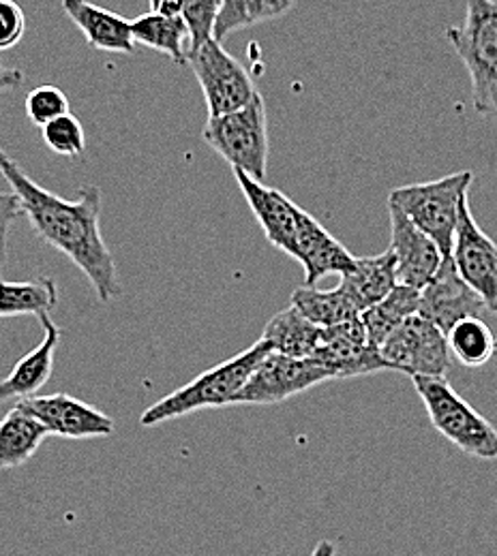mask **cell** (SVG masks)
Listing matches in <instances>:
<instances>
[{
    "label": "cell",
    "mask_w": 497,
    "mask_h": 556,
    "mask_svg": "<svg viewBox=\"0 0 497 556\" xmlns=\"http://www.w3.org/2000/svg\"><path fill=\"white\" fill-rule=\"evenodd\" d=\"M388 214H390L388 251L395 257L397 280L403 287L423 291L426 282L435 277L437 268L442 266L444 255L437 249V244L393 202H388Z\"/></svg>",
    "instance_id": "obj_14"
},
{
    "label": "cell",
    "mask_w": 497,
    "mask_h": 556,
    "mask_svg": "<svg viewBox=\"0 0 497 556\" xmlns=\"http://www.w3.org/2000/svg\"><path fill=\"white\" fill-rule=\"evenodd\" d=\"M39 321L46 330V337L13 366L4 379H0V405L11 399H17L20 403L24 399L37 396L54 370V353L61 343V328L52 321L50 315H41Z\"/></svg>",
    "instance_id": "obj_17"
},
{
    "label": "cell",
    "mask_w": 497,
    "mask_h": 556,
    "mask_svg": "<svg viewBox=\"0 0 497 556\" xmlns=\"http://www.w3.org/2000/svg\"><path fill=\"white\" fill-rule=\"evenodd\" d=\"M48 434L44 424L13 407L0 419V471L24 467Z\"/></svg>",
    "instance_id": "obj_22"
},
{
    "label": "cell",
    "mask_w": 497,
    "mask_h": 556,
    "mask_svg": "<svg viewBox=\"0 0 497 556\" xmlns=\"http://www.w3.org/2000/svg\"><path fill=\"white\" fill-rule=\"evenodd\" d=\"M132 35L138 46L165 54L176 65L189 63V28L183 17L146 13L132 22Z\"/></svg>",
    "instance_id": "obj_23"
},
{
    "label": "cell",
    "mask_w": 497,
    "mask_h": 556,
    "mask_svg": "<svg viewBox=\"0 0 497 556\" xmlns=\"http://www.w3.org/2000/svg\"><path fill=\"white\" fill-rule=\"evenodd\" d=\"M63 11L86 37V43L99 52L134 54L136 41L132 35V22L97 7L88 0H63Z\"/></svg>",
    "instance_id": "obj_18"
},
{
    "label": "cell",
    "mask_w": 497,
    "mask_h": 556,
    "mask_svg": "<svg viewBox=\"0 0 497 556\" xmlns=\"http://www.w3.org/2000/svg\"><path fill=\"white\" fill-rule=\"evenodd\" d=\"M450 260L459 277L497 313V244L479 227L468 202L461 206Z\"/></svg>",
    "instance_id": "obj_10"
},
{
    "label": "cell",
    "mask_w": 497,
    "mask_h": 556,
    "mask_svg": "<svg viewBox=\"0 0 497 556\" xmlns=\"http://www.w3.org/2000/svg\"><path fill=\"white\" fill-rule=\"evenodd\" d=\"M185 0H150V13L163 17H181Z\"/></svg>",
    "instance_id": "obj_33"
},
{
    "label": "cell",
    "mask_w": 497,
    "mask_h": 556,
    "mask_svg": "<svg viewBox=\"0 0 497 556\" xmlns=\"http://www.w3.org/2000/svg\"><path fill=\"white\" fill-rule=\"evenodd\" d=\"M421 308V291L397 285L384 300L360 313L369 343L382 348Z\"/></svg>",
    "instance_id": "obj_21"
},
{
    "label": "cell",
    "mask_w": 497,
    "mask_h": 556,
    "mask_svg": "<svg viewBox=\"0 0 497 556\" xmlns=\"http://www.w3.org/2000/svg\"><path fill=\"white\" fill-rule=\"evenodd\" d=\"M291 306L320 328H331L360 315L352 295L341 282L335 289L326 291L307 285L298 287L291 293Z\"/></svg>",
    "instance_id": "obj_24"
},
{
    "label": "cell",
    "mask_w": 497,
    "mask_h": 556,
    "mask_svg": "<svg viewBox=\"0 0 497 556\" xmlns=\"http://www.w3.org/2000/svg\"><path fill=\"white\" fill-rule=\"evenodd\" d=\"M324 381L335 379L311 357L298 359L271 351L238 392L234 405H282Z\"/></svg>",
    "instance_id": "obj_7"
},
{
    "label": "cell",
    "mask_w": 497,
    "mask_h": 556,
    "mask_svg": "<svg viewBox=\"0 0 497 556\" xmlns=\"http://www.w3.org/2000/svg\"><path fill=\"white\" fill-rule=\"evenodd\" d=\"M291 260L302 266L307 287H315L328 275L346 277L356 266L355 255L305 210L298 218Z\"/></svg>",
    "instance_id": "obj_15"
},
{
    "label": "cell",
    "mask_w": 497,
    "mask_h": 556,
    "mask_svg": "<svg viewBox=\"0 0 497 556\" xmlns=\"http://www.w3.org/2000/svg\"><path fill=\"white\" fill-rule=\"evenodd\" d=\"M309 556H337V544L331 540H322Z\"/></svg>",
    "instance_id": "obj_35"
},
{
    "label": "cell",
    "mask_w": 497,
    "mask_h": 556,
    "mask_svg": "<svg viewBox=\"0 0 497 556\" xmlns=\"http://www.w3.org/2000/svg\"><path fill=\"white\" fill-rule=\"evenodd\" d=\"M46 146L61 156H82L86 150V136L79 121L67 114L44 127Z\"/></svg>",
    "instance_id": "obj_30"
},
{
    "label": "cell",
    "mask_w": 497,
    "mask_h": 556,
    "mask_svg": "<svg viewBox=\"0 0 497 556\" xmlns=\"http://www.w3.org/2000/svg\"><path fill=\"white\" fill-rule=\"evenodd\" d=\"M24 108H26L28 121L44 129L46 125L70 114V99L61 88L46 84L28 92Z\"/></svg>",
    "instance_id": "obj_29"
},
{
    "label": "cell",
    "mask_w": 497,
    "mask_h": 556,
    "mask_svg": "<svg viewBox=\"0 0 497 556\" xmlns=\"http://www.w3.org/2000/svg\"><path fill=\"white\" fill-rule=\"evenodd\" d=\"M59 302L57 282L39 277L26 282H9L0 278V319L17 315H50Z\"/></svg>",
    "instance_id": "obj_25"
},
{
    "label": "cell",
    "mask_w": 497,
    "mask_h": 556,
    "mask_svg": "<svg viewBox=\"0 0 497 556\" xmlns=\"http://www.w3.org/2000/svg\"><path fill=\"white\" fill-rule=\"evenodd\" d=\"M324 328L309 321L300 311L291 304L282 313H277L262 332V341H266L275 353L309 359L320 348Z\"/></svg>",
    "instance_id": "obj_20"
},
{
    "label": "cell",
    "mask_w": 497,
    "mask_h": 556,
    "mask_svg": "<svg viewBox=\"0 0 497 556\" xmlns=\"http://www.w3.org/2000/svg\"><path fill=\"white\" fill-rule=\"evenodd\" d=\"M341 285L352 295L360 313L384 300L397 285V268L390 251L375 257H356L355 270L341 277Z\"/></svg>",
    "instance_id": "obj_19"
},
{
    "label": "cell",
    "mask_w": 497,
    "mask_h": 556,
    "mask_svg": "<svg viewBox=\"0 0 497 556\" xmlns=\"http://www.w3.org/2000/svg\"><path fill=\"white\" fill-rule=\"evenodd\" d=\"M22 79H24V73H22V71L7 67V65L0 61V90H11V88L20 86Z\"/></svg>",
    "instance_id": "obj_34"
},
{
    "label": "cell",
    "mask_w": 497,
    "mask_h": 556,
    "mask_svg": "<svg viewBox=\"0 0 497 556\" xmlns=\"http://www.w3.org/2000/svg\"><path fill=\"white\" fill-rule=\"evenodd\" d=\"M271 351H273L271 345L260 339L251 348L209 368L207 372H202L181 390L167 394L165 399L148 407L140 417V424L150 428V426H159L196 412L234 405V399L238 396V392L245 388V383L249 381L258 364Z\"/></svg>",
    "instance_id": "obj_2"
},
{
    "label": "cell",
    "mask_w": 497,
    "mask_h": 556,
    "mask_svg": "<svg viewBox=\"0 0 497 556\" xmlns=\"http://www.w3.org/2000/svg\"><path fill=\"white\" fill-rule=\"evenodd\" d=\"M202 139L232 165L234 172H245L260 182L266 178L269 118L262 94L238 112L209 118Z\"/></svg>",
    "instance_id": "obj_6"
},
{
    "label": "cell",
    "mask_w": 497,
    "mask_h": 556,
    "mask_svg": "<svg viewBox=\"0 0 497 556\" xmlns=\"http://www.w3.org/2000/svg\"><path fill=\"white\" fill-rule=\"evenodd\" d=\"M189 65L204 92L209 118L238 112L260 94L249 71L214 39L189 56Z\"/></svg>",
    "instance_id": "obj_8"
},
{
    "label": "cell",
    "mask_w": 497,
    "mask_h": 556,
    "mask_svg": "<svg viewBox=\"0 0 497 556\" xmlns=\"http://www.w3.org/2000/svg\"><path fill=\"white\" fill-rule=\"evenodd\" d=\"M24 414L35 417L48 432L61 439H101L114 434V419L70 394L30 396L20 401Z\"/></svg>",
    "instance_id": "obj_13"
},
{
    "label": "cell",
    "mask_w": 497,
    "mask_h": 556,
    "mask_svg": "<svg viewBox=\"0 0 497 556\" xmlns=\"http://www.w3.org/2000/svg\"><path fill=\"white\" fill-rule=\"evenodd\" d=\"M446 341L452 357L468 368H481L496 355V334L483 317L459 321L446 334Z\"/></svg>",
    "instance_id": "obj_27"
},
{
    "label": "cell",
    "mask_w": 497,
    "mask_h": 556,
    "mask_svg": "<svg viewBox=\"0 0 497 556\" xmlns=\"http://www.w3.org/2000/svg\"><path fill=\"white\" fill-rule=\"evenodd\" d=\"M380 351L390 370H399L410 377L446 379L452 366L446 334L419 313L395 330Z\"/></svg>",
    "instance_id": "obj_9"
},
{
    "label": "cell",
    "mask_w": 497,
    "mask_h": 556,
    "mask_svg": "<svg viewBox=\"0 0 497 556\" xmlns=\"http://www.w3.org/2000/svg\"><path fill=\"white\" fill-rule=\"evenodd\" d=\"M26 30V17L15 0H0V52L15 48Z\"/></svg>",
    "instance_id": "obj_31"
},
{
    "label": "cell",
    "mask_w": 497,
    "mask_h": 556,
    "mask_svg": "<svg viewBox=\"0 0 497 556\" xmlns=\"http://www.w3.org/2000/svg\"><path fill=\"white\" fill-rule=\"evenodd\" d=\"M433 428L463 454L496 460L497 430L446 379L412 377Z\"/></svg>",
    "instance_id": "obj_5"
},
{
    "label": "cell",
    "mask_w": 497,
    "mask_h": 556,
    "mask_svg": "<svg viewBox=\"0 0 497 556\" xmlns=\"http://www.w3.org/2000/svg\"><path fill=\"white\" fill-rule=\"evenodd\" d=\"M234 178L245 193V200L253 216L264 229L266 240L291 257L296 227L302 208L296 206L282 191L266 187L264 182L247 176L245 172H234Z\"/></svg>",
    "instance_id": "obj_16"
},
{
    "label": "cell",
    "mask_w": 497,
    "mask_h": 556,
    "mask_svg": "<svg viewBox=\"0 0 497 556\" xmlns=\"http://www.w3.org/2000/svg\"><path fill=\"white\" fill-rule=\"evenodd\" d=\"M291 4L294 0H223L213 39L223 43L236 30L277 20L291 9Z\"/></svg>",
    "instance_id": "obj_26"
},
{
    "label": "cell",
    "mask_w": 497,
    "mask_h": 556,
    "mask_svg": "<svg viewBox=\"0 0 497 556\" xmlns=\"http://www.w3.org/2000/svg\"><path fill=\"white\" fill-rule=\"evenodd\" d=\"M20 216H24V208H22V202L17 200V195L13 191H9V193L0 191V273L7 264L9 229Z\"/></svg>",
    "instance_id": "obj_32"
},
{
    "label": "cell",
    "mask_w": 497,
    "mask_h": 556,
    "mask_svg": "<svg viewBox=\"0 0 497 556\" xmlns=\"http://www.w3.org/2000/svg\"><path fill=\"white\" fill-rule=\"evenodd\" d=\"M0 174L22 202L24 216L35 233L72 260L79 273L88 278L101 302L116 298L121 293L116 262L99 225L101 189L84 185L77 189L75 200H65L37 185L2 148Z\"/></svg>",
    "instance_id": "obj_1"
},
{
    "label": "cell",
    "mask_w": 497,
    "mask_h": 556,
    "mask_svg": "<svg viewBox=\"0 0 497 556\" xmlns=\"http://www.w3.org/2000/svg\"><path fill=\"white\" fill-rule=\"evenodd\" d=\"M446 39L470 71L476 112L497 123L496 0H468L463 26L446 28Z\"/></svg>",
    "instance_id": "obj_3"
},
{
    "label": "cell",
    "mask_w": 497,
    "mask_h": 556,
    "mask_svg": "<svg viewBox=\"0 0 497 556\" xmlns=\"http://www.w3.org/2000/svg\"><path fill=\"white\" fill-rule=\"evenodd\" d=\"M223 0H185L183 20L189 28V56L213 39L214 24Z\"/></svg>",
    "instance_id": "obj_28"
},
{
    "label": "cell",
    "mask_w": 497,
    "mask_h": 556,
    "mask_svg": "<svg viewBox=\"0 0 497 556\" xmlns=\"http://www.w3.org/2000/svg\"><path fill=\"white\" fill-rule=\"evenodd\" d=\"M485 311H489L485 300L459 277L452 260L444 257L435 277L421 291L419 315H423L435 328L448 334L459 321L470 317H483Z\"/></svg>",
    "instance_id": "obj_12"
},
{
    "label": "cell",
    "mask_w": 497,
    "mask_h": 556,
    "mask_svg": "<svg viewBox=\"0 0 497 556\" xmlns=\"http://www.w3.org/2000/svg\"><path fill=\"white\" fill-rule=\"evenodd\" d=\"M472 180V172H457L439 180L406 185L390 191L388 202L403 210V214L437 244L442 255L450 257L461 206L468 202Z\"/></svg>",
    "instance_id": "obj_4"
},
{
    "label": "cell",
    "mask_w": 497,
    "mask_h": 556,
    "mask_svg": "<svg viewBox=\"0 0 497 556\" xmlns=\"http://www.w3.org/2000/svg\"><path fill=\"white\" fill-rule=\"evenodd\" d=\"M496 355H497V345H496Z\"/></svg>",
    "instance_id": "obj_36"
},
{
    "label": "cell",
    "mask_w": 497,
    "mask_h": 556,
    "mask_svg": "<svg viewBox=\"0 0 497 556\" xmlns=\"http://www.w3.org/2000/svg\"><path fill=\"white\" fill-rule=\"evenodd\" d=\"M311 359L324 366L333 379H352L390 370L382 357V351L369 343L360 315L344 324L324 328L320 348Z\"/></svg>",
    "instance_id": "obj_11"
}]
</instances>
